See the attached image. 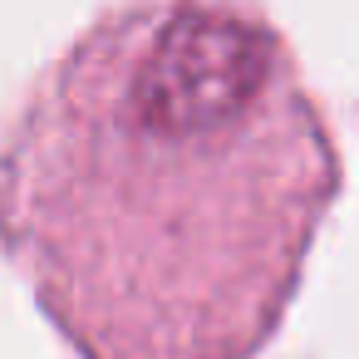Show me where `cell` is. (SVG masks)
<instances>
[{
  "mask_svg": "<svg viewBox=\"0 0 359 359\" xmlns=\"http://www.w3.org/2000/svg\"><path fill=\"white\" fill-rule=\"evenodd\" d=\"M334 197V153L246 0H133L0 128V246L79 359H251Z\"/></svg>",
  "mask_w": 359,
  "mask_h": 359,
  "instance_id": "1",
  "label": "cell"
}]
</instances>
